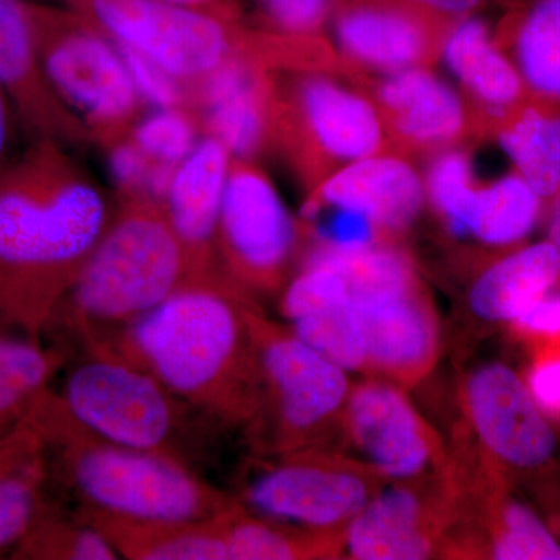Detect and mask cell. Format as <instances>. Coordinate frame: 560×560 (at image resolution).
Listing matches in <instances>:
<instances>
[{"label":"cell","mask_w":560,"mask_h":560,"mask_svg":"<svg viewBox=\"0 0 560 560\" xmlns=\"http://www.w3.org/2000/svg\"><path fill=\"white\" fill-rule=\"evenodd\" d=\"M110 220L57 140L39 139L0 173V327L38 341Z\"/></svg>","instance_id":"1"},{"label":"cell","mask_w":560,"mask_h":560,"mask_svg":"<svg viewBox=\"0 0 560 560\" xmlns=\"http://www.w3.org/2000/svg\"><path fill=\"white\" fill-rule=\"evenodd\" d=\"M248 300L224 276L187 283L84 353L128 361L206 418L253 434L264 389Z\"/></svg>","instance_id":"2"},{"label":"cell","mask_w":560,"mask_h":560,"mask_svg":"<svg viewBox=\"0 0 560 560\" xmlns=\"http://www.w3.org/2000/svg\"><path fill=\"white\" fill-rule=\"evenodd\" d=\"M25 419L40 434L51 467L81 506L151 521H212L238 506L183 460L102 440L47 388Z\"/></svg>","instance_id":"3"},{"label":"cell","mask_w":560,"mask_h":560,"mask_svg":"<svg viewBox=\"0 0 560 560\" xmlns=\"http://www.w3.org/2000/svg\"><path fill=\"white\" fill-rule=\"evenodd\" d=\"M191 282L198 280L164 206L125 197L49 329L62 327L86 352Z\"/></svg>","instance_id":"4"},{"label":"cell","mask_w":560,"mask_h":560,"mask_svg":"<svg viewBox=\"0 0 560 560\" xmlns=\"http://www.w3.org/2000/svg\"><path fill=\"white\" fill-rule=\"evenodd\" d=\"M261 375V415L253 436L260 453L319 447L345 420L348 371L302 341L291 329L261 315L246 301Z\"/></svg>","instance_id":"5"},{"label":"cell","mask_w":560,"mask_h":560,"mask_svg":"<svg viewBox=\"0 0 560 560\" xmlns=\"http://www.w3.org/2000/svg\"><path fill=\"white\" fill-rule=\"evenodd\" d=\"M60 396L75 419L102 440L161 453L190 466L189 418L200 411L135 364L84 353L69 371Z\"/></svg>","instance_id":"6"},{"label":"cell","mask_w":560,"mask_h":560,"mask_svg":"<svg viewBox=\"0 0 560 560\" xmlns=\"http://www.w3.org/2000/svg\"><path fill=\"white\" fill-rule=\"evenodd\" d=\"M32 27L50 86L73 116L105 140L121 139L138 116V90L117 44L75 11L33 3Z\"/></svg>","instance_id":"7"},{"label":"cell","mask_w":560,"mask_h":560,"mask_svg":"<svg viewBox=\"0 0 560 560\" xmlns=\"http://www.w3.org/2000/svg\"><path fill=\"white\" fill-rule=\"evenodd\" d=\"M264 455L272 459L249 460L235 499L268 521L342 537L382 488L381 475L370 466L320 447Z\"/></svg>","instance_id":"8"},{"label":"cell","mask_w":560,"mask_h":560,"mask_svg":"<svg viewBox=\"0 0 560 560\" xmlns=\"http://www.w3.org/2000/svg\"><path fill=\"white\" fill-rule=\"evenodd\" d=\"M66 2L110 39L145 55L190 90L242 49L241 32L210 9L164 0Z\"/></svg>","instance_id":"9"},{"label":"cell","mask_w":560,"mask_h":560,"mask_svg":"<svg viewBox=\"0 0 560 560\" xmlns=\"http://www.w3.org/2000/svg\"><path fill=\"white\" fill-rule=\"evenodd\" d=\"M296 223L268 176L248 162H231L217 226L221 275L253 300L283 282L296 249Z\"/></svg>","instance_id":"10"},{"label":"cell","mask_w":560,"mask_h":560,"mask_svg":"<svg viewBox=\"0 0 560 560\" xmlns=\"http://www.w3.org/2000/svg\"><path fill=\"white\" fill-rule=\"evenodd\" d=\"M466 404L497 469L508 477L550 474L558 436L517 372L503 363L482 364L467 378Z\"/></svg>","instance_id":"11"},{"label":"cell","mask_w":560,"mask_h":560,"mask_svg":"<svg viewBox=\"0 0 560 560\" xmlns=\"http://www.w3.org/2000/svg\"><path fill=\"white\" fill-rule=\"evenodd\" d=\"M342 422L366 466L382 478L418 481L436 463L429 427L389 383L366 382L350 389Z\"/></svg>","instance_id":"12"},{"label":"cell","mask_w":560,"mask_h":560,"mask_svg":"<svg viewBox=\"0 0 560 560\" xmlns=\"http://www.w3.org/2000/svg\"><path fill=\"white\" fill-rule=\"evenodd\" d=\"M353 300L368 368L407 385L420 381L436 359L438 323L418 279L359 291Z\"/></svg>","instance_id":"13"},{"label":"cell","mask_w":560,"mask_h":560,"mask_svg":"<svg viewBox=\"0 0 560 560\" xmlns=\"http://www.w3.org/2000/svg\"><path fill=\"white\" fill-rule=\"evenodd\" d=\"M280 311L291 330L346 371L368 368L352 285L340 268L305 265L283 293Z\"/></svg>","instance_id":"14"},{"label":"cell","mask_w":560,"mask_h":560,"mask_svg":"<svg viewBox=\"0 0 560 560\" xmlns=\"http://www.w3.org/2000/svg\"><path fill=\"white\" fill-rule=\"evenodd\" d=\"M231 168V153L213 136L198 140L173 175L164 209L189 257L195 280L221 275L215 238L221 202Z\"/></svg>","instance_id":"15"},{"label":"cell","mask_w":560,"mask_h":560,"mask_svg":"<svg viewBox=\"0 0 560 560\" xmlns=\"http://www.w3.org/2000/svg\"><path fill=\"white\" fill-rule=\"evenodd\" d=\"M32 2L0 0V88L40 139H80L84 125L55 94L40 65Z\"/></svg>","instance_id":"16"},{"label":"cell","mask_w":560,"mask_h":560,"mask_svg":"<svg viewBox=\"0 0 560 560\" xmlns=\"http://www.w3.org/2000/svg\"><path fill=\"white\" fill-rule=\"evenodd\" d=\"M436 514L416 481L378 489L349 522L342 547L350 559L419 560L436 548Z\"/></svg>","instance_id":"17"},{"label":"cell","mask_w":560,"mask_h":560,"mask_svg":"<svg viewBox=\"0 0 560 560\" xmlns=\"http://www.w3.org/2000/svg\"><path fill=\"white\" fill-rule=\"evenodd\" d=\"M425 194V184L410 164L375 154L334 173L305 206L357 210L378 230L399 231L419 215Z\"/></svg>","instance_id":"18"},{"label":"cell","mask_w":560,"mask_h":560,"mask_svg":"<svg viewBox=\"0 0 560 560\" xmlns=\"http://www.w3.org/2000/svg\"><path fill=\"white\" fill-rule=\"evenodd\" d=\"M191 103L202 109L209 136L231 156L248 161L259 153L270 131L268 90L256 66L234 55L191 86Z\"/></svg>","instance_id":"19"},{"label":"cell","mask_w":560,"mask_h":560,"mask_svg":"<svg viewBox=\"0 0 560 560\" xmlns=\"http://www.w3.org/2000/svg\"><path fill=\"white\" fill-rule=\"evenodd\" d=\"M302 124L313 145L335 161L375 156L383 130L377 110L366 98L326 77H307L296 91Z\"/></svg>","instance_id":"20"},{"label":"cell","mask_w":560,"mask_h":560,"mask_svg":"<svg viewBox=\"0 0 560 560\" xmlns=\"http://www.w3.org/2000/svg\"><path fill=\"white\" fill-rule=\"evenodd\" d=\"M224 515L212 521H151L80 506L75 517L101 533L124 559L228 560Z\"/></svg>","instance_id":"21"},{"label":"cell","mask_w":560,"mask_h":560,"mask_svg":"<svg viewBox=\"0 0 560 560\" xmlns=\"http://www.w3.org/2000/svg\"><path fill=\"white\" fill-rule=\"evenodd\" d=\"M49 448L27 419L0 436V555H11L50 510Z\"/></svg>","instance_id":"22"},{"label":"cell","mask_w":560,"mask_h":560,"mask_svg":"<svg viewBox=\"0 0 560 560\" xmlns=\"http://www.w3.org/2000/svg\"><path fill=\"white\" fill-rule=\"evenodd\" d=\"M335 32L353 60L389 72L418 66L430 46L429 18L396 7L346 5Z\"/></svg>","instance_id":"23"},{"label":"cell","mask_w":560,"mask_h":560,"mask_svg":"<svg viewBox=\"0 0 560 560\" xmlns=\"http://www.w3.org/2000/svg\"><path fill=\"white\" fill-rule=\"evenodd\" d=\"M378 97L401 138L420 145L451 142L466 125L459 95L430 70L418 66L390 72L378 90Z\"/></svg>","instance_id":"24"},{"label":"cell","mask_w":560,"mask_h":560,"mask_svg":"<svg viewBox=\"0 0 560 560\" xmlns=\"http://www.w3.org/2000/svg\"><path fill=\"white\" fill-rule=\"evenodd\" d=\"M560 278V250L555 243L526 246L490 265L475 280L469 307L488 323H508L545 296Z\"/></svg>","instance_id":"25"},{"label":"cell","mask_w":560,"mask_h":560,"mask_svg":"<svg viewBox=\"0 0 560 560\" xmlns=\"http://www.w3.org/2000/svg\"><path fill=\"white\" fill-rule=\"evenodd\" d=\"M445 65L489 108L514 105L522 95V77L489 38L485 22L463 18L444 43Z\"/></svg>","instance_id":"26"},{"label":"cell","mask_w":560,"mask_h":560,"mask_svg":"<svg viewBox=\"0 0 560 560\" xmlns=\"http://www.w3.org/2000/svg\"><path fill=\"white\" fill-rule=\"evenodd\" d=\"M224 540L231 560H290L329 558L342 537L298 528L264 517H250L238 504L224 515Z\"/></svg>","instance_id":"27"},{"label":"cell","mask_w":560,"mask_h":560,"mask_svg":"<svg viewBox=\"0 0 560 560\" xmlns=\"http://www.w3.org/2000/svg\"><path fill=\"white\" fill-rule=\"evenodd\" d=\"M541 198L521 175H511L486 187H477L463 235H474L492 246L523 241L536 226Z\"/></svg>","instance_id":"28"},{"label":"cell","mask_w":560,"mask_h":560,"mask_svg":"<svg viewBox=\"0 0 560 560\" xmlns=\"http://www.w3.org/2000/svg\"><path fill=\"white\" fill-rule=\"evenodd\" d=\"M62 364L60 350L0 334V436L25 419Z\"/></svg>","instance_id":"29"},{"label":"cell","mask_w":560,"mask_h":560,"mask_svg":"<svg viewBox=\"0 0 560 560\" xmlns=\"http://www.w3.org/2000/svg\"><path fill=\"white\" fill-rule=\"evenodd\" d=\"M499 470L489 501L488 556L497 560H560V541L544 517L512 495Z\"/></svg>","instance_id":"30"},{"label":"cell","mask_w":560,"mask_h":560,"mask_svg":"<svg viewBox=\"0 0 560 560\" xmlns=\"http://www.w3.org/2000/svg\"><path fill=\"white\" fill-rule=\"evenodd\" d=\"M500 143L541 200L555 197L560 187V117L526 110L501 131Z\"/></svg>","instance_id":"31"},{"label":"cell","mask_w":560,"mask_h":560,"mask_svg":"<svg viewBox=\"0 0 560 560\" xmlns=\"http://www.w3.org/2000/svg\"><path fill=\"white\" fill-rule=\"evenodd\" d=\"M518 68L534 91L560 101V0H539L517 38Z\"/></svg>","instance_id":"32"},{"label":"cell","mask_w":560,"mask_h":560,"mask_svg":"<svg viewBox=\"0 0 560 560\" xmlns=\"http://www.w3.org/2000/svg\"><path fill=\"white\" fill-rule=\"evenodd\" d=\"M11 559L22 560H117L120 556L86 523L47 511L20 541Z\"/></svg>","instance_id":"33"},{"label":"cell","mask_w":560,"mask_h":560,"mask_svg":"<svg viewBox=\"0 0 560 560\" xmlns=\"http://www.w3.org/2000/svg\"><path fill=\"white\" fill-rule=\"evenodd\" d=\"M131 140L150 160L178 165L198 143V121L186 108L156 109L136 125Z\"/></svg>","instance_id":"34"},{"label":"cell","mask_w":560,"mask_h":560,"mask_svg":"<svg viewBox=\"0 0 560 560\" xmlns=\"http://www.w3.org/2000/svg\"><path fill=\"white\" fill-rule=\"evenodd\" d=\"M427 191L455 234L463 235L475 186L469 158L456 151L441 154L431 165Z\"/></svg>","instance_id":"35"},{"label":"cell","mask_w":560,"mask_h":560,"mask_svg":"<svg viewBox=\"0 0 560 560\" xmlns=\"http://www.w3.org/2000/svg\"><path fill=\"white\" fill-rule=\"evenodd\" d=\"M116 44L142 102L150 103L156 109L186 108V105H190L189 84L183 83L171 72L161 68L158 62L150 60L149 57L132 47Z\"/></svg>","instance_id":"36"},{"label":"cell","mask_w":560,"mask_h":560,"mask_svg":"<svg viewBox=\"0 0 560 560\" xmlns=\"http://www.w3.org/2000/svg\"><path fill=\"white\" fill-rule=\"evenodd\" d=\"M326 209L329 215H313L308 221H316V235L320 245L337 249H361L372 246L375 238L374 221L357 210L316 206L304 210Z\"/></svg>","instance_id":"37"},{"label":"cell","mask_w":560,"mask_h":560,"mask_svg":"<svg viewBox=\"0 0 560 560\" xmlns=\"http://www.w3.org/2000/svg\"><path fill=\"white\" fill-rule=\"evenodd\" d=\"M525 382L545 416L560 420V342L537 348Z\"/></svg>","instance_id":"38"},{"label":"cell","mask_w":560,"mask_h":560,"mask_svg":"<svg viewBox=\"0 0 560 560\" xmlns=\"http://www.w3.org/2000/svg\"><path fill=\"white\" fill-rule=\"evenodd\" d=\"M268 20L287 35H311L329 16L334 0H261Z\"/></svg>","instance_id":"39"},{"label":"cell","mask_w":560,"mask_h":560,"mask_svg":"<svg viewBox=\"0 0 560 560\" xmlns=\"http://www.w3.org/2000/svg\"><path fill=\"white\" fill-rule=\"evenodd\" d=\"M109 147L110 175L125 197H145L147 178L153 160L131 139L116 140Z\"/></svg>","instance_id":"40"},{"label":"cell","mask_w":560,"mask_h":560,"mask_svg":"<svg viewBox=\"0 0 560 560\" xmlns=\"http://www.w3.org/2000/svg\"><path fill=\"white\" fill-rule=\"evenodd\" d=\"M514 329L539 346L560 342V296H545L529 304L514 320Z\"/></svg>","instance_id":"41"},{"label":"cell","mask_w":560,"mask_h":560,"mask_svg":"<svg viewBox=\"0 0 560 560\" xmlns=\"http://www.w3.org/2000/svg\"><path fill=\"white\" fill-rule=\"evenodd\" d=\"M482 0H349L346 5H383L415 11L425 18H464L477 9Z\"/></svg>","instance_id":"42"},{"label":"cell","mask_w":560,"mask_h":560,"mask_svg":"<svg viewBox=\"0 0 560 560\" xmlns=\"http://www.w3.org/2000/svg\"><path fill=\"white\" fill-rule=\"evenodd\" d=\"M534 481H537V497L547 512V517H544V521L547 522L548 528L552 530L556 539L560 541V488L555 485L550 474L536 478Z\"/></svg>","instance_id":"43"},{"label":"cell","mask_w":560,"mask_h":560,"mask_svg":"<svg viewBox=\"0 0 560 560\" xmlns=\"http://www.w3.org/2000/svg\"><path fill=\"white\" fill-rule=\"evenodd\" d=\"M11 105L7 95L3 94L0 88V165H2L3 158H5L7 147L10 142L11 120H10Z\"/></svg>","instance_id":"44"},{"label":"cell","mask_w":560,"mask_h":560,"mask_svg":"<svg viewBox=\"0 0 560 560\" xmlns=\"http://www.w3.org/2000/svg\"><path fill=\"white\" fill-rule=\"evenodd\" d=\"M555 205H552L551 217H550V228H548V234H550V242L555 243L560 250V187L559 190L556 191Z\"/></svg>","instance_id":"45"},{"label":"cell","mask_w":560,"mask_h":560,"mask_svg":"<svg viewBox=\"0 0 560 560\" xmlns=\"http://www.w3.org/2000/svg\"><path fill=\"white\" fill-rule=\"evenodd\" d=\"M173 5L189 7V9H205L212 0H164Z\"/></svg>","instance_id":"46"}]
</instances>
